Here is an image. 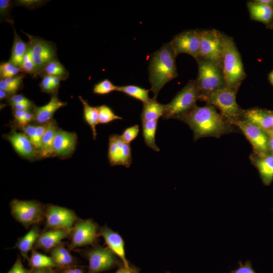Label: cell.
Listing matches in <instances>:
<instances>
[{"label":"cell","instance_id":"8992f818","mask_svg":"<svg viewBox=\"0 0 273 273\" xmlns=\"http://www.w3.org/2000/svg\"><path fill=\"white\" fill-rule=\"evenodd\" d=\"M199 95L196 80H190L170 102L164 105L163 118L178 120L197 105Z\"/></svg>","mask_w":273,"mask_h":273},{"label":"cell","instance_id":"4316f807","mask_svg":"<svg viewBox=\"0 0 273 273\" xmlns=\"http://www.w3.org/2000/svg\"><path fill=\"white\" fill-rule=\"evenodd\" d=\"M164 112V105L159 103L155 99H151L143 103V108L141 114L143 121H158L162 116Z\"/></svg>","mask_w":273,"mask_h":273},{"label":"cell","instance_id":"8fae6325","mask_svg":"<svg viewBox=\"0 0 273 273\" xmlns=\"http://www.w3.org/2000/svg\"><path fill=\"white\" fill-rule=\"evenodd\" d=\"M22 32L28 38L29 48L38 75L48 63L57 58V48L52 41Z\"/></svg>","mask_w":273,"mask_h":273},{"label":"cell","instance_id":"b9f144b4","mask_svg":"<svg viewBox=\"0 0 273 273\" xmlns=\"http://www.w3.org/2000/svg\"><path fill=\"white\" fill-rule=\"evenodd\" d=\"M25 74L24 73H21L14 76L4 79V80L18 91L22 86L23 80L26 76Z\"/></svg>","mask_w":273,"mask_h":273},{"label":"cell","instance_id":"bcb514c9","mask_svg":"<svg viewBox=\"0 0 273 273\" xmlns=\"http://www.w3.org/2000/svg\"><path fill=\"white\" fill-rule=\"evenodd\" d=\"M140 269L130 264L129 267H126L122 261L118 265V269L115 273H140Z\"/></svg>","mask_w":273,"mask_h":273},{"label":"cell","instance_id":"f546056e","mask_svg":"<svg viewBox=\"0 0 273 273\" xmlns=\"http://www.w3.org/2000/svg\"><path fill=\"white\" fill-rule=\"evenodd\" d=\"M44 75L57 77L64 80L67 78L69 72L57 58L48 63L38 74L41 77Z\"/></svg>","mask_w":273,"mask_h":273},{"label":"cell","instance_id":"f6af8a7d","mask_svg":"<svg viewBox=\"0 0 273 273\" xmlns=\"http://www.w3.org/2000/svg\"><path fill=\"white\" fill-rule=\"evenodd\" d=\"M7 273H30V271L24 267L21 257L18 255L15 263Z\"/></svg>","mask_w":273,"mask_h":273},{"label":"cell","instance_id":"484cf974","mask_svg":"<svg viewBox=\"0 0 273 273\" xmlns=\"http://www.w3.org/2000/svg\"><path fill=\"white\" fill-rule=\"evenodd\" d=\"M58 126L56 120L52 119L48 122L47 128L41 141V150L39 158H46L53 156V144Z\"/></svg>","mask_w":273,"mask_h":273},{"label":"cell","instance_id":"52a82bcc","mask_svg":"<svg viewBox=\"0 0 273 273\" xmlns=\"http://www.w3.org/2000/svg\"><path fill=\"white\" fill-rule=\"evenodd\" d=\"M10 207L14 219L26 229L45 220L46 205L37 200L14 199L10 203Z\"/></svg>","mask_w":273,"mask_h":273},{"label":"cell","instance_id":"f5cc1de1","mask_svg":"<svg viewBox=\"0 0 273 273\" xmlns=\"http://www.w3.org/2000/svg\"><path fill=\"white\" fill-rule=\"evenodd\" d=\"M272 114H273V111H272ZM270 133H273V126H272V128L271 132Z\"/></svg>","mask_w":273,"mask_h":273},{"label":"cell","instance_id":"2e32d148","mask_svg":"<svg viewBox=\"0 0 273 273\" xmlns=\"http://www.w3.org/2000/svg\"><path fill=\"white\" fill-rule=\"evenodd\" d=\"M3 137L8 141L17 153L29 160L39 158V155L28 136L23 132L12 129Z\"/></svg>","mask_w":273,"mask_h":273},{"label":"cell","instance_id":"44dd1931","mask_svg":"<svg viewBox=\"0 0 273 273\" xmlns=\"http://www.w3.org/2000/svg\"><path fill=\"white\" fill-rule=\"evenodd\" d=\"M67 103L61 101L57 94L52 95L50 101L40 107H35L33 111V121L37 124H43L53 119L54 114L60 108L66 106Z\"/></svg>","mask_w":273,"mask_h":273},{"label":"cell","instance_id":"5bb4252c","mask_svg":"<svg viewBox=\"0 0 273 273\" xmlns=\"http://www.w3.org/2000/svg\"><path fill=\"white\" fill-rule=\"evenodd\" d=\"M108 158L111 166L122 165L129 167L132 162L130 144L125 142L120 135L111 134L109 138Z\"/></svg>","mask_w":273,"mask_h":273},{"label":"cell","instance_id":"7402d4cb","mask_svg":"<svg viewBox=\"0 0 273 273\" xmlns=\"http://www.w3.org/2000/svg\"><path fill=\"white\" fill-rule=\"evenodd\" d=\"M247 7L250 19L263 23L267 28H273V8L255 1L248 2Z\"/></svg>","mask_w":273,"mask_h":273},{"label":"cell","instance_id":"db71d44e","mask_svg":"<svg viewBox=\"0 0 273 273\" xmlns=\"http://www.w3.org/2000/svg\"><path fill=\"white\" fill-rule=\"evenodd\" d=\"M165 273H170L169 271H166Z\"/></svg>","mask_w":273,"mask_h":273},{"label":"cell","instance_id":"8d00e7d4","mask_svg":"<svg viewBox=\"0 0 273 273\" xmlns=\"http://www.w3.org/2000/svg\"><path fill=\"white\" fill-rule=\"evenodd\" d=\"M116 89L117 86L114 85L109 79H105L94 85L93 92L96 94L105 95Z\"/></svg>","mask_w":273,"mask_h":273},{"label":"cell","instance_id":"74e56055","mask_svg":"<svg viewBox=\"0 0 273 273\" xmlns=\"http://www.w3.org/2000/svg\"><path fill=\"white\" fill-rule=\"evenodd\" d=\"M14 3L10 0H0V16L1 19H4L11 25L14 23L11 19V11Z\"/></svg>","mask_w":273,"mask_h":273},{"label":"cell","instance_id":"f35d334b","mask_svg":"<svg viewBox=\"0 0 273 273\" xmlns=\"http://www.w3.org/2000/svg\"><path fill=\"white\" fill-rule=\"evenodd\" d=\"M139 131V125L138 124H135L125 128L120 136L125 142L130 144L131 142L133 141L137 137Z\"/></svg>","mask_w":273,"mask_h":273},{"label":"cell","instance_id":"816d5d0a","mask_svg":"<svg viewBox=\"0 0 273 273\" xmlns=\"http://www.w3.org/2000/svg\"><path fill=\"white\" fill-rule=\"evenodd\" d=\"M268 79L270 83L273 86V70L269 73L268 76Z\"/></svg>","mask_w":273,"mask_h":273},{"label":"cell","instance_id":"e575fe53","mask_svg":"<svg viewBox=\"0 0 273 273\" xmlns=\"http://www.w3.org/2000/svg\"><path fill=\"white\" fill-rule=\"evenodd\" d=\"M22 73L19 67L10 61L2 62L0 65L1 79L11 77Z\"/></svg>","mask_w":273,"mask_h":273},{"label":"cell","instance_id":"ffe728a7","mask_svg":"<svg viewBox=\"0 0 273 273\" xmlns=\"http://www.w3.org/2000/svg\"><path fill=\"white\" fill-rule=\"evenodd\" d=\"M98 236L103 237L107 247L110 248L114 253L120 258L126 267H129L130 263L126 259L124 249V241L121 236L113 231L107 225L100 227Z\"/></svg>","mask_w":273,"mask_h":273},{"label":"cell","instance_id":"d590c367","mask_svg":"<svg viewBox=\"0 0 273 273\" xmlns=\"http://www.w3.org/2000/svg\"><path fill=\"white\" fill-rule=\"evenodd\" d=\"M20 68L22 73L33 74L34 76H36V67L32 60L31 52L29 48L23 58Z\"/></svg>","mask_w":273,"mask_h":273},{"label":"cell","instance_id":"f907efd6","mask_svg":"<svg viewBox=\"0 0 273 273\" xmlns=\"http://www.w3.org/2000/svg\"><path fill=\"white\" fill-rule=\"evenodd\" d=\"M11 96L10 95H9L7 92H5L3 90L0 89V100L1 101L4 100H8L9 98Z\"/></svg>","mask_w":273,"mask_h":273},{"label":"cell","instance_id":"d6a6232c","mask_svg":"<svg viewBox=\"0 0 273 273\" xmlns=\"http://www.w3.org/2000/svg\"><path fill=\"white\" fill-rule=\"evenodd\" d=\"M28 261L33 268L56 267L51 256L41 254L33 248L31 251V256Z\"/></svg>","mask_w":273,"mask_h":273},{"label":"cell","instance_id":"603a6c76","mask_svg":"<svg viewBox=\"0 0 273 273\" xmlns=\"http://www.w3.org/2000/svg\"><path fill=\"white\" fill-rule=\"evenodd\" d=\"M251 163L257 168L263 184L269 186L273 181V155H250Z\"/></svg>","mask_w":273,"mask_h":273},{"label":"cell","instance_id":"4fadbf2b","mask_svg":"<svg viewBox=\"0 0 273 273\" xmlns=\"http://www.w3.org/2000/svg\"><path fill=\"white\" fill-rule=\"evenodd\" d=\"M244 133L251 144L253 153L257 155L270 154L269 135L260 128L243 120L238 121L235 124Z\"/></svg>","mask_w":273,"mask_h":273},{"label":"cell","instance_id":"9c48e42d","mask_svg":"<svg viewBox=\"0 0 273 273\" xmlns=\"http://www.w3.org/2000/svg\"><path fill=\"white\" fill-rule=\"evenodd\" d=\"M200 50L198 58L210 61L222 69L223 33L215 29L198 30Z\"/></svg>","mask_w":273,"mask_h":273},{"label":"cell","instance_id":"5b68a950","mask_svg":"<svg viewBox=\"0 0 273 273\" xmlns=\"http://www.w3.org/2000/svg\"><path fill=\"white\" fill-rule=\"evenodd\" d=\"M198 72L196 81L199 100L205 96L226 87L222 70L213 62L196 59Z\"/></svg>","mask_w":273,"mask_h":273},{"label":"cell","instance_id":"9a60e30c","mask_svg":"<svg viewBox=\"0 0 273 273\" xmlns=\"http://www.w3.org/2000/svg\"><path fill=\"white\" fill-rule=\"evenodd\" d=\"M177 56L180 54L191 55L196 60L200 50L198 30H189L176 34L169 42Z\"/></svg>","mask_w":273,"mask_h":273},{"label":"cell","instance_id":"f1b7e54d","mask_svg":"<svg viewBox=\"0 0 273 273\" xmlns=\"http://www.w3.org/2000/svg\"><path fill=\"white\" fill-rule=\"evenodd\" d=\"M79 98L83 105L84 120L89 125L92 131L93 139L96 140L97 134L96 126L99 123L97 107L89 105L88 102L81 96H79Z\"/></svg>","mask_w":273,"mask_h":273},{"label":"cell","instance_id":"4dcf8cb0","mask_svg":"<svg viewBox=\"0 0 273 273\" xmlns=\"http://www.w3.org/2000/svg\"><path fill=\"white\" fill-rule=\"evenodd\" d=\"M143 136L145 144L156 152H159L160 149L155 143V134L157 127V121H143Z\"/></svg>","mask_w":273,"mask_h":273},{"label":"cell","instance_id":"7a4b0ae2","mask_svg":"<svg viewBox=\"0 0 273 273\" xmlns=\"http://www.w3.org/2000/svg\"><path fill=\"white\" fill-rule=\"evenodd\" d=\"M177 57L170 42L163 44L150 58L148 71L151 90L156 99L161 89L177 75Z\"/></svg>","mask_w":273,"mask_h":273},{"label":"cell","instance_id":"60d3db41","mask_svg":"<svg viewBox=\"0 0 273 273\" xmlns=\"http://www.w3.org/2000/svg\"><path fill=\"white\" fill-rule=\"evenodd\" d=\"M48 1L42 0H18L14 3L15 6H21L29 9H34L42 6Z\"/></svg>","mask_w":273,"mask_h":273},{"label":"cell","instance_id":"cb8c5ba5","mask_svg":"<svg viewBox=\"0 0 273 273\" xmlns=\"http://www.w3.org/2000/svg\"><path fill=\"white\" fill-rule=\"evenodd\" d=\"M41 231L38 224H34L28 233L18 239L14 248L18 249L24 259L29 260L28 253L33 248Z\"/></svg>","mask_w":273,"mask_h":273},{"label":"cell","instance_id":"836d02e7","mask_svg":"<svg viewBox=\"0 0 273 273\" xmlns=\"http://www.w3.org/2000/svg\"><path fill=\"white\" fill-rule=\"evenodd\" d=\"M97 107L100 124H107L116 120H122V118L116 115L108 106L102 105Z\"/></svg>","mask_w":273,"mask_h":273},{"label":"cell","instance_id":"7dc6e473","mask_svg":"<svg viewBox=\"0 0 273 273\" xmlns=\"http://www.w3.org/2000/svg\"><path fill=\"white\" fill-rule=\"evenodd\" d=\"M30 273H54L51 268H32Z\"/></svg>","mask_w":273,"mask_h":273},{"label":"cell","instance_id":"ab89813d","mask_svg":"<svg viewBox=\"0 0 273 273\" xmlns=\"http://www.w3.org/2000/svg\"><path fill=\"white\" fill-rule=\"evenodd\" d=\"M52 79V76L44 75L42 77L41 81L39 84L42 92L52 95L57 94L53 87Z\"/></svg>","mask_w":273,"mask_h":273},{"label":"cell","instance_id":"277c9868","mask_svg":"<svg viewBox=\"0 0 273 273\" xmlns=\"http://www.w3.org/2000/svg\"><path fill=\"white\" fill-rule=\"evenodd\" d=\"M239 87L226 86L204 97L201 101L218 109L225 120L234 126L240 120L243 111L236 101Z\"/></svg>","mask_w":273,"mask_h":273},{"label":"cell","instance_id":"ba28073f","mask_svg":"<svg viewBox=\"0 0 273 273\" xmlns=\"http://www.w3.org/2000/svg\"><path fill=\"white\" fill-rule=\"evenodd\" d=\"M85 257L89 262L87 273H100L110 270L119 265L117 256L108 247H103L98 244L84 249L74 250Z\"/></svg>","mask_w":273,"mask_h":273},{"label":"cell","instance_id":"30bf717a","mask_svg":"<svg viewBox=\"0 0 273 273\" xmlns=\"http://www.w3.org/2000/svg\"><path fill=\"white\" fill-rule=\"evenodd\" d=\"M100 226L92 218H78L74 223L69 236L68 249L71 251L80 247L98 244Z\"/></svg>","mask_w":273,"mask_h":273},{"label":"cell","instance_id":"681fc988","mask_svg":"<svg viewBox=\"0 0 273 273\" xmlns=\"http://www.w3.org/2000/svg\"><path fill=\"white\" fill-rule=\"evenodd\" d=\"M269 135V150L270 154L273 155V133H270Z\"/></svg>","mask_w":273,"mask_h":273},{"label":"cell","instance_id":"1f68e13d","mask_svg":"<svg viewBox=\"0 0 273 273\" xmlns=\"http://www.w3.org/2000/svg\"><path fill=\"white\" fill-rule=\"evenodd\" d=\"M116 91L124 93L131 97L142 101L143 103L147 102L151 99L149 97V90L136 85L117 86Z\"/></svg>","mask_w":273,"mask_h":273},{"label":"cell","instance_id":"7c38bea8","mask_svg":"<svg viewBox=\"0 0 273 273\" xmlns=\"http://www.w3.org/2000/svg\"><path fill=\"white\" fill-rule=\"evenodd\" d=\"M78 218L72 209L52 204L46 205L45 229L71 230Z\"/></svg>","mask_w":273,"mask_h":273},{"label":"cell","instance_id":"7bdbcfd3","mask_svg":"<svg viewBox=\"0 0 273 273\" xmlns=\"http://www.w3.org/2000/svg\"><path fill=\"white\" fill-rule=\"evenodd\" d=\"M7 102L11 106L18 104H32V101L27 98L22 94L11 95L7 100Z\"/></svg>","mask_w":273,"mask_h":273},{"label":"cell","instance_id":"d4e9b609","mask_svg":"<svg viewBox=\"0 0 273 273\" xmlns=\"http://www.w3.org/2000/svg\"><path fill=\"white\" fill-rule=\"evenodd\" d=\"M56 267L67 268L71 267L75 263V259L66 248V243L61 242L50 251Z\"/></svg>","mask_w":273,"mask_h":273},{"label":"cell","instance_id":"83f0119b","mask_svg":"<svg viewBox=\"0 0 273 273\" xmlns=\"http://www.w3.org/2000/svg\"><path fill=\"white\" fill-rule=\"evenodd\" d=\"M12 25L14 29V41L9 61L20 68L23 58L28 49L29 43L28 42L24 41L20 38L14 28L13 24Z\"/></svg>","mask_w":273,"mask_h":273},{"label":"cell","instance_id":"6da1fadb","mask_svg":"<svg viewBox=\"0 0 273 273\" xmlns=\"http://www.w3.org/2000/svg\"><path fill=\"white\" fill-rule=\"evenodd\" d=\"M178 120L189 126L194 141L207 136L218 138L233 131L234 126L225 120L215 107L209 104L195 106Z\"/></svg>","mask_w":273,"mask_h":273},{"label":"cell","instance_id":"11a10c76","mask_svg":"<svg viewBox=\"0 0 273 273\" xmlns=\"http://www.w3.org/2000/svg\"><path fill=\"white\" fill-rule=\"evenodd\" d=\"M54 273H60V272H55L54 271Z\"/></svg>","mask_w":273,"mask_h":273},{"label":"cell","instance_id":"ac0fdd59","mask_svg":"<svg viewBox=\"0 0 273 273\" xmlns=\"http://www.w3.org/2000/svg\"><path fill=\"white\" fill-rule=\"evenodd\" d=\"M240 120L255 125L269 134L273 126L272 111L259 108L243 109Z\"/></svg>","mask_w":273,"mask_h":273},{"label":"cell","instance_id":"c3c4849f","mask_svg":"<svg viewBox=\"0 0 273 273\" xmlns=\"http://www.w3.org/2000/svg\"><path fill=\"white\" fill-rule=\"evenodd\" d=\"M62 273H84L83 269L80 268H65Z\"/></svg>","mask_w":273,"mask_h":273},{"label":"cell","instance_id":"d6986e66","mask_svg":"<svg viewBox=\"0 0 273 273\" xmlns=\"http://www.w3.org/2000/svg\"><path fill=\"white\" fill-rule=\"evenodd\" d=\"M71 230L64 229H45L37 238L33 249H41L46 252L60 244L62 241L69 237Z\"/></svg>","mask_w":273,"mask_h":273},{"label":"cell","instance_id":"e0dca14e","mask_svg":"<svg viewBox=\"0 0 273 273\" xmlns=\"http://www.w3.org/2000/svg\"><path fill=\"white\" fill-rule=\"evenodd\" d=\"M77 143L75 132L67 131L58 127L53 144V156L61 159L70 157L75 150Z\"/></svg>","mask_w":273,"mask_h":273},{"label":"cell","instance_id":"3957f363","mask_svg":"<svg viewBox=\"0 0 273 273\" xmlns=\"http://www.w3.org/2000/svg\"><path fill=\"white\" fill-rule=\"evenodd\" d=\"M222 70L229 87H240L247 76L234 39L223 33Z\"/></svg>","mask_w":273,"mask_h":273},{"label":"cell","instance_id":"ee69618b","mask_svg":"<svg viewBox=\"0 0 273 273\" xmlns=\"http://www.w3.org/2000/svg\"><path fill=\"white\" fill-rule=\"evenodd\" d=\"M239 266L236 269L232 270L229 273H256L252 267L250 261H246L243 264L241 261H239Z\"/></svg>","mask_w":273,"mask_h":273}]
</instances>
